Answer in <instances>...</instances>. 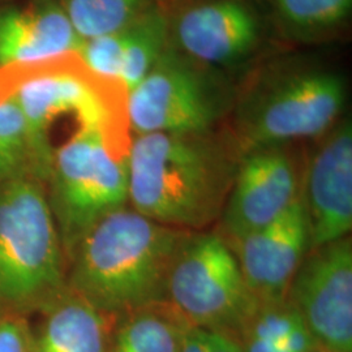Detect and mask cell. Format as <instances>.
Segmentation results:
<instances>
[{"instance_id": "cell-6", "label": "cell", "mask_w": 352, "mask_h": 352, "mask_svg": "<svg viewBox=\"0 0 352 352\" xmlns=\"http://www.w3.org/2000/svg\"><path fill=\"white\" fill-rule=\"evenodd\" d=\"M346 93L343 78L321 68L263 78L240 103L235 139L240 151L321 138L338 123Z\"/></svg>"}, {"instance_id": "cell-4", "label": "cell", "mask_w": 352, "mask_h": 352, "mask_svg": "<svg viewBox=\"0 0 352 352\" xmlns=\"http://www.w3.org/2000/svg\"><path fill=\"white\" fill-rule=\"evenodd\" d=\"M37 176L0 184V307L46 309L68 291L63 244Z\"/></svg>"}, {"instance_id": "cell-15", "label": "cell", "mask_w": 352, "mask_h": 352, "mask_svg": "<svg viewBox=\"0 0 352 352\" xmlns=\"http://www.w3.org/2000/svg\"><path fill=\"white\" fill-rule=\"evenodd\" d=\"M34 352H110L109 318L69 289L46 309Z\"/></svg>"}, {"instance_id": "cell-2", "label": "cell", "mask_w": 352, "mask_h": 352, "mask_svg": "<svg viewBox=\"0 0 352 352\" xmlns=\"http://www.w3.org/2000/svg\"><path fill=\"white\" fill-rule=\"evenodd\" d=\"M189 232L126 205L104 215L76 243L68 289L111 317L167 302L171 267Z\"/></svg>"}, {"instance_id": "cell-10", "label": "cell", "mask_w": 352, "mask_h": 352, "mask_svg": "<svg viewBox=\"0 0 352 352\" xmlns=\"http://www.w3.org/2000/svg\"><path fill=\"white\" fill-rule=\"evenodd\" d=\"M287 146L267 145L241 153L219 217L218 234L226 241L267 226L300 199L302 170Z\"/></svg>"}, {"instance_id": "cell-9", "label": "cell", "mask_w": 352, "mask_h": 352, "mask_svg": "<svg viewBox=\"0 0 352 352\" xmlns=\"http://www.w3.org/2000/svg\"><path fill=\"white\" fill-rule=\"evenodd\" d=\"M287 302L316 344L352 352V243L349 236L308 252L291 282Z\"/></svg>"}, {"instance_id": "cell-12", "label": "cell", "mask_w": 352, "mask_h": 352, "mask_svg": "<svg viewBox=\"0 0 352 352\" xmlns=\"http://www.w3.org/2000/svg\"><path fill=\"white\" fill-rule=\"evenodd\" d=\"M168 30L176 50L214 68L248 58L263 29L258 14L244 0H202L177 13Z\"/></svg>"}, {"instance_id": "cell-3", "label": "cell", "mask_w": 352, "mask_h": 352, "mask_svg": "<svg viewBox=\"0 0 352 352\" xmlns=\"http://www.w3.org/2000/svg\"><path fill=\"white\" fill-rule=\"evenodd\" d=\"M126 96L122 81L94 75L78 52L0 68V102L13 100L20 107L47 176L54 154L49 131L60 116H74L80 126H100L129 144Z\"/></svg>"}, {"instance_id": "cell-5", "label": "cell", "mask_w": 352, "mask_h": 352, "mask_svg": "<svg viewBox=\"0 0 352 352\" xmlns=\"http://www.w3.org/2000/svg\"><path fill=\"white\" fill-rule=\"evenodd\" d=\"M128 151L100 126H77L52 154L51 210L64 251L96 222L128 204Z\"/></svg>"}, {"instance_id": "cell-16", "label": "cell", "mask_w": 352, "mask_h": 352, "mask_svg": "<svg viewBox=\"0 0 352 352\" xmlns=\"http://www.w3.org/2000/svg\"><path fill=\"white\" fill-rule=\"evenodd\" d=\"M110 352H182L188 321L168 302L116 316Z\"/></svg>"}, {"instance_id": "cell-8", "label": "cell", "mask_w": 352, "mask_h": 352, "mask_svg": "<svg viewBox=\"0 0 352 352\" xmlns=\"http://www.w3.org/2000/svg\"><path fill=\"white\" fill-rule=\"evenodd\" d=\"M231 103L222 77L167 46L160 60L126 96V116L136 135L212 131Z\"/></svg>"}, {"instance_id": "cell-1", "label": "cell", "mask_w": 352, "mask_h": 352, "mask_svg": "<svg viewBox=\"0 0 352 352\" xmlns=\"http://www.w3.org/2000/svg\"><path fill=\"white\" fill-rule=\"evenodd\" d=\"M241 151L209 132L146 133L131 142L128 204L153 221L199 231L219 219Z\"/></svg>"}, {"instance_id": "cell-17", "label": "cell", "mask_w": 352, "mask_h": 352, "mask_svg": "<svg viewBox=\"0 0 352 352\" xmlns=\"http://www.w3.org/2000/svg\"><path fill=\"white\" fill-rule=\"evenodd\" d=\"M168 45V20L158 10H145L126 26L120 81L128 91L151 72Z\"/></svg>"}, {"instance_id": "cell-13", "label": "cell", "mask_w": 352, "mask_h": 352, "mask_svg": "<svg viewBox=\"0 0 352 352\" xmlns=\"http://www.w3.org/2000/svg\"><path fill=\"white\" fill-rule=\"evenodd\" d=\"M227 244L257 304L286 300L291 282L309 252L302 200L267 226Z\"/></svg>"}, {"instance_id": "cell-24", "label": "cell", "mask_w": 352, "mask_h": 352, "mask_svg": "<svg viewBox=\"0 0 352 352\" xmlns=\"http://www.w3.org/2000/svg\"><path fill=\"white\" fill-rule=\"evenodd\" d=\"M312 352H329V351H327V350H322V349H320V347H317V349H315V350H314V351Z\"/></svg>"}, {"instance_id": "cell-7", "label": "cell", "mask_w": 352, "mask_h": 352, "mask_svg": "<svg viewBox=\"0 0 352 352\" xmlns=\"http://www.w3.org/2000/svg\"><path fill=\"white\" fill-rule=\"evenodd\" d=\"M167 302L190 325L235 340L257 307L234 252L218 232L187 235L171 267Z\"/></svg>"}, {"instance_id": "cell-11", "label": "cell", "mask_w": 352, "mask_h": 352, "mask_svg": "<svg viewBox=\"0 0 352 352\" xmlns=\"http://www.w3.org/2000/svg\"><path fill=\"white\" fill-rule=\"evenodd\" d=\"M320 139L302 175L309 251L349 236L352 228L351 120H340Z\"/></svg>"}, {"instance_id": "cell-21", "label": "cell", "mask_w": 352, "mask_h": 352, "mask_svg": "<svg viewBox=\"0 0 352 352\" xmlns=\"http://www.w3.org/2000/svg\"><path fill=\"white\" fill-rule=\"evenodd\" d=\"M126 45V29L82 42L80 58L94 75L119 80Z\"/></svg>"}, {"instance_id": "cell-19", "label": "cell", "mask_w": 352, "mask_h": 352, "mask_svg": "<svg viewBox=\"0 0 352 352\" xmlns=\"http://www.w3.org/2000/svg\"><path fill=\"white\" fill-rule=\"evenodd\" d=\"M82 41L123 30L148 10L146 0H59Z\"/></svg>"}, {"instance_id": "cell-23", "label": "cell", "mask_w": 352, "mask_h": 352, "mask_svg": "<svg viewBox=\"0 0 352 352\" xmlns=\"http://www.w3.org/2000/svg\"><path fill=\"white\" fill-rule=\"evenodd\" d=\"M182 352H208L205 330L189 325L183 340Z\"/></svg>"}, {"instance_id": "cell-22", "label": "cell", "mask_w": 352, "mask_h": 352, "mask_svg": "<svg viewBox=\"0 0 352 352\" xmlns=\"http://www.w3.org/2000/svg\"><path fill=\"white\" fill-rule=\"evenodd\" d=\"M0 352H34V338L23 318H0Z\"/></svg>"}, {"instance_id": "cell-18", "label": "cell", "mask_w": 352, "mask_h": 352, "mask_svg": "<svg viewBox=\"0 0 352 352\" xmlns=\"http://www.w3.org/2000/svg\"><path fill=\"white\" fill-rule=\"evenodd\" d=\"M23 175L47 179L24 115L16 102L6 100L0 102V184Z\"/></svg>"}, {"instance_id": "cell-20", "label": "cell", "mask_w": 352, "mask_h": 352, "mask_svg": "<svg viewBox=\"0 0 352 352\" xmlns=\"http://www.w3.org/2000/svg\"><path fill=\"white\" fill-rule=\"evenodd\" d=\"M273 8L291 34L316 37L347 21L352 0H273Z\"/></svg>"}, {"instance_id": "cell-14", "label": "cell", "mask_w": 352, "mask_h": 352, "mask_svg": "<svg viewBox=\"0 0 352 352\" xmlns=\"http://www.w3.org/2000/svg\"><path fill=\"white\" fill-rule=\"evenodd\" d=\"M82 42L59 1L0 10V68L78 52Z\"/></svg>"}]
</instances>
